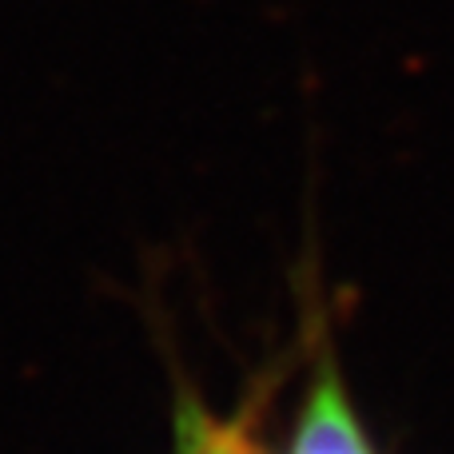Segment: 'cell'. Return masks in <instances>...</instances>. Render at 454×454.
Returning <instances> with one entry per match:
<instances>
[{"label":"cell","instance_id":"1","mask_svg":"<svg viewBox=\"0 0 454 454\" xmlns=\"http://www.w3.org/2000/svg\"><path fill=\"white\" fill-rule=\"evenodd\" d=\"M291 454H375L331 351L315 355V371L307 383V403L299 415V431Z\"/></svg>","mask_w":454,"mask_h":454}]
</instances>
